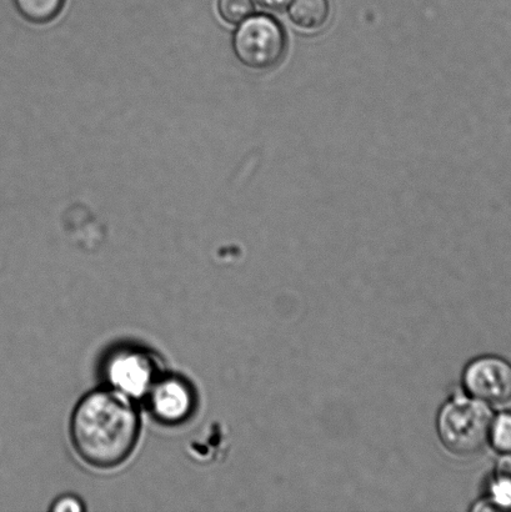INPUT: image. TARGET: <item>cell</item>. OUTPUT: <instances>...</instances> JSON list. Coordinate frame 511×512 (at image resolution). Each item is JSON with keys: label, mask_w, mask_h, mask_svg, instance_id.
Listing matches in <instances>:
<instances>
[{"label": "cell", "mask_w": 511, "mask_h": 512, "mask_svg": "<svg viewBox=\"0 0 511 512\" xmlns=\"http://www.w3.org/2000/svg\"><path fill=\"white\" fill-rule=\"evenodd\" d=\"M72 438L88 464L110 469L124 463L139 438L137 411L120 394L95 391L74 411Z\"/></svg>", "instance_id": "6da1fadb"}, {"label": "cell", "mask_w": 511, "mask_h": 512, "mask_svg": "<svg viewBox=\"0 0 511 512\" xmlns=\"http://www.w3.org/2000/svg\"><path fill=\"white\" fill-rule=\"evenodd\" d=\"M493 421L492 410L483 401L453 400L440 411L439 436L453 454L472 456L487 445Z\"/></svg>", "instance_id": "7a4b0ae2"}, {"label": "cell", "mask_w": 511, "mask_h": 512, "mask_svg": "<svg viewBox=\"0 0 511 512\" xmlns=\"http://www.w3.org/2000/svg\"><path fill=\"white\" fill-rule=\"evenodd\" d=\"M288 39L282 25L269 15L243 20L234 34L233 49L239 62L254 70H268L282 62Z\"/></svg>", "instance_id": "3957f363"}, {"label": "cell", "mask_w": 511, "mask_h": 512, "mask_svg": "<svg viewBox=\"0 0 511 512\" xmlns=\"http://www.w3.org/2000/svg\"><path fill=\"white\" fill-rule=\"evenodd\" d=\"M159 366L153 356L140 350L114 355L108 365L110 384L124 395L140 398L149 394L159 378Z\"/></svg>", "instance_id": "277c9868"}, {"label": "cell", "mask_w": 511, "mask_h": 512, "mask_svg": "<svg viewBox=\"0 0 511 512\" xmlns=\"http://www.w3.org/2000/svg\"><path fill=\"white\" fill-rule=\"evenodd\" d=\"M465 388L483 403H511V364L497 356H484L470 363L464 375Z\"/></svg>", "instance_id": "5b68a950"}, {"label": "cell", "mask_w": 511, "mask_h": 512, "mask_svg": "<svg viewBox=\"0 0 511 512\" xmlns=\"http://www.w3.org/2000/svg\"><path fill=\"white\" fill-rule=\"evenodd\" d=\"M149 396L153 414L165 424L180 423L188 418L193 408L192 391L177 378L158 380Z\"/></svg>", "instance_id": "8992f818"}, {"label": "cell", "mask_w": 511, "mask_h": 512, "mask_svg": "<svg viewBox=\"0 0 511 512\" xmlns=\"http://www.w3.org/2000/svg\"><path fill=\"white\" fill-rule=\"evenodd\" d=\"M289 17L297 27L318 30L328 22L330 5L328 0H293Z\"/></svg>", "instance_id": "52a82bcc"}, {"label": "cell", "mask_w": 511, "mask_h": 512, "mask_svg": "<svg viewBox=\"0 0 511 512\" xmlns=\"http://www.w3.org/2000/svg\"><path fill=\"white\" fill-rule=\"evenodd\" d=\"M65 0H14L25 20L34 24L52 22L62 12Z\"/></svg>", "instance_id": "ba28073f"}, {"label": "cell", "mask_w": 511, "mask_h": 512, "mask_svg": "<svg viewBox=\"0 0 511 512\" xmlns=\"http://www.w3.org/2000/svg\"><path fill=\"white\" fill-rule=\"evenodd\" d=\"M493 504L500 510H511V454H505L497 466V484L494 485Z\"/></svg>", "instance_id": "9c48e42d"}, {"label": "cell", "mask_w": 511, "mask_h": 512, "mask_svg": "<svg viewBox=\"0 0 511 512\" xmlns=\"http://www.w3.org/2000/svg\"><path fill=\"white\" fill-rule=\"evenodd\" d=\"M220 17L229 24H239L252 15L253 0H219Z\"/></svg>", "instance_id": "30bf717a"}, {"label": "cell", "mask_w": 511, "mask_h": 512, "mask_svg": "<svg viewBox=\"0 0 511 512\" xmlns=\"http://www.w3.org/2000/svg\"><path fill=\"white\" fill-rule=\"evenodd\" d=\"M490 440L499 453L511 454V413L499 415L493 421Z\"/></svg>", "instance_id": "8fae6325"}, {"label": "cell", "mask_w": 511, "mask_h": 512, "mask_svg": "<svg viewBox=\"0 0 511 512\" xmlns=\"http://www.w3.org/2000/svg\"><path fill=\"white\" fill-rule=\"evenodd\" d=\"M52 510L58 512H79L84 510V506L82 501L74 498V496H63V498L55 501Z\"/></svg>", "instance_id": "7c38bea8"}, {"label": "cell", "mask_w": 511, "mask_h": 512, "mask_svg": "<svg viewBox=\"0 0 511 512\" xmlns=\"http://www.w3.org/2000/svg\"><path fill=\"white\" fill-rule=\"evenodd\" d=\"M254 2L270 12H282L293 0H254Z\"/></svg>", "instance_id": "4fadbf2b"}]
</instances>
